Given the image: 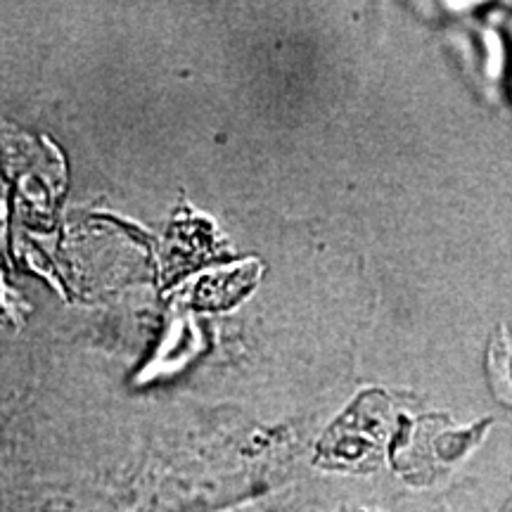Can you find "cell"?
Listing matches in <instances>:
<instances>
[]
</instances>
